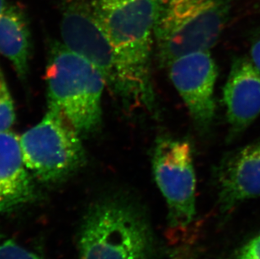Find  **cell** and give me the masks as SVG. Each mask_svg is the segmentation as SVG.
<instances>
[{
  "label": "cell",
  "instance_id": "6da1fadb",
  "mask_svg": "<svg viewBox=\"0 0 260 259\" xmlns=\"http://www.w3.org/2000/svg\"><path fill=\"white\" fill-rule=\"evenodd\" d=\"M161 0H90L94 17L111 43L128 107L156 110L152 56Z\"/></svg>",
  "mask_w": 260,
  "mask_h": 259
},
{
  "label": "cell",
  "instance_id": "7a4b0ae2",
  "mask_svg": "<svg viewBox=\"0 0 260 259\" xmlns=\"http://www.w3.org/2000/svg\"><path fill=\"white\" fill-rule=\"evenodd\" d=\"M46 79L47 107L59 110L82 137L100 129L107 85L93 64L56 42L50 51Z\"/></svg>",
  "mask_w": 260,
  "mask_h": 259
},
{
  "label": "cell",
  "instance_id": "3957f363",
  "mask_svg": "<svg viewBox=\"0 0 260 259\" xmlns=\"http://www.w3.org/2000/svg\"><path fill=\"white\" fill-rule=\"evenodd\" d=\"M79 259H151L154 237L138 208L106 200L91 208L79 235Z\"/></svg>",
  "mask_w": 260,
  "mask_h": 259
},
{
  "label": "cell",
  "instance_id": "277c9868",
  "mask_svg": "<svg viewBox=\"0 0 260 259\" xmlns=\"http://www.w3.org/2000/svg\"><path fill=\"white\" fill-rule=\"evenodd\" d=\"M238 0H161L155 46L162 66L189 52L211 50Z\"/></svg>",
  "mask_w": 260,
  "mask_h": 259
},
{
  "label": "cell",
  "instance_id": "5b68a950",
  "mask_svg": "<svg viewBox=\"0 0 260 259\" xmlns=\"http://www.w3.org/2000/svg\"><path fill=\"white\" fill-rule=\"evenodd\" d=\"M20 145L26 169L43 183L67 179L86 161L81 135L54 108L20 136Z\"/></svg>",
  "mask_w": 260,
  "mask_h": 259
},
{
  "label": "cell",
  "instance_id": "8992f818",
  "mask_svg": "<svg viewBox=\"0 0 260 259\" xmlns=\"http://www.w3.org/2000/svg\"><path fill=\"white\" fill-rule=\"evenodd\" d=\"M152 165L155 181L167 204L169 225L188 228L197 215V175L190 142L161 135L155 141Z\"/></svg>",
  "mask_w": 260,
  "mask_h": 259
},
{
  "label": "cell",
  "instance_id": "52a82bcc",
  "mask_svg": "<svg viewBox=\"0 0 260 259\" xmlns=\"http://www.w3.org/2000/svg\"><path fill=\"white\" fill-rule=\"evenodd\" d=\"M173 85L202 133L211 129L216 117L215 86L218 69L210 50L189 52L166 67Z\"/></svg>",
  "mask_w": 260,
  "mask_h": 259
},
{
  "label": "cell",
  "instance_id": "ba28073f",
  "mask_svg": "<svg viewBox=\"0 0 260 259\" xmlns=\"http://www.w3.org/2000/svg\"><path fill=\"white\" fill-rule=\"evenodd\" d=\"M60 27L61 43L93 64L103 75L107 88L119 97L120 79L116 56L90 6L80 2L67 5Z\"/></svg>",
  "mask_w": 260,
  "mask_h": 259
},
{
  "label": "cell",
  "instance_id": "9c48e42d",
  "mask_svg": "<svg viewBox=\"0 0 260 259\" xmlns=\"http://www.w3.org/2000/svg\"><path fill=\"white\" fill-rule=\"evenodd\" d=\"M215 182L222 216L260 197V138L224 156L215 169Z\"/></svg>",
  "mask_w": 260,
  "mask_h": 259
},
{
  "label": "cell",
  "instance_id": "30bf717a",
  "mask_svg": "<svg viewBox=\"0 0 260 259\" xmlns=\"http://www.w3.org/2000/svg\"><path fill=\"white\" fill-rule=\"evenodd\" d=\"M223 104L233 139L245 132L260 115V70L249 57L233 61L223 88Z\"/></svg>",
  "mask_w": 260,
  "mask_h": 259
},
{
  "label": "cell",
  "instance_id": "8fae6325",
  "mask_svg": "<svg viewBox=\"0 0 260 259\" xmlns=\"http://www.w3.org/2000/svg\"><path fill=\"white\" fill-rule=\"evenodd\" d=\"M37 196L32 175L23 161L20 137L0 132V216L30 203Z\"/></svg>",
  "mask_w": 260,
  "mask_h": 259
},
{
  "label": "cell",
  "instance_id": "7c38bea8",
  "mask_svg": "<svg viewBox=\"0 0 260 259\" xmlns=\"http://www.w3.org/2000/svg\"><path fill=\"white\" fill-rule=\"evenodd\" d=\"M30 50V33L25 14L15 5H7L0 15V54L12 63L22 80L28 75Z\"/></svg>",
  "mask_w": 260,
  "mask_h": 259
},
{
  "label": "cell",
  "instance_id": "4fadbf2b",
  "mask_svg": "<svg viewBox=\"0 0 260 259\" xmlns=\"http://www.w3.org/2000/svg\"><path fill=\"white\" fill-rule=\"evenodd\" d=\"M15 122V105L5 74L0 68V132H9Z\"/></svg>",
  "mask_w": 260,
  "mask_h": 259
},
{
  "label": "cell",
  "instance_id": "5bb4252c",
  "mask_svg": "<svg viewBox=\"0 0 260 259\" xmlns=\"http://www.w3.org/2000/svg\"><path fill=\"white\" fill-rule=\"evenodd\" d=\"M0 259H41L12 240L0 242Z\"/></svg>",
  "mask_w": 260,
  "mask_h": 259
},
{
  "label": "cell",
  "instance_id": "9a60e30c",
  "mask_svg": "<svg viewBox=\"0 0 260 259\" xmlns=\"http://www.w3.org/2000/svg\"><path fill=\"white\" fill-rule=\"evenodd\" d=\"M237 259H260V235L252 238L242 247Z\"/></svg>",
  "mask_w": 260,
  "mask_h": 259
},
{
  "label": "cell",
  "instance_id": "2e32d148",
  "mask_svg": "<svg viewBox=\"0 0 260 259\" xmlns=\"http://www.w3.org/2000/svg\"><path fill=\"white\" fill-rule=\"evenodd\" d=\"M249 59L253 65L260 70V28L253 36L251 42Z\"/></svg>",
  "mask_w": 260,
  "mask_h": 259
},
{
  "label": "cell",
  "instance_id": "e0dca14e",
  "mask_svg": "<svg viewBox=\"0 0 260 259\" xmlns=\"http://www.w3.org/2000/svg\"><path fill=\"white\" fill-rule=\"evenodd\" d=\"M193 254H192L191 247L187 246V247H182L181 249L178 250L176 252L170 259H192Z\"/></svg>",
  "mask_w": 260,
  "mask_h": 259
},
{
  "label": "cell",
  "instance_id": "ac0fdd59",
  "mask_svg": "<svg viewBox=\"0 0 260 259\" xmlns=\"http://www.w3.org/2000/svg\"><path fill=\"white\" fill-rule=\"evenodd\" d=\"M7 5V3H6L5 0H0V15H1V14H2L3 11L5 10Z\"/></svg>",
  "mask_w": 260,
  "mask_h": 259
}]
</instances>
